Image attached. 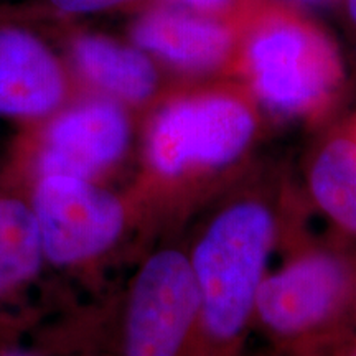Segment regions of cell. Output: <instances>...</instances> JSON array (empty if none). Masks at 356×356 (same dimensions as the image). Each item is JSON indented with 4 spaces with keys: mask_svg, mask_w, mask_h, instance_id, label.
Returning <instances> with one entry per match:
<instances>
[{
    "mask_svg": "<svg viewBox=\"0 0 356 356\" xmlns=\"http://www.w3.org/2000/svg\"><path fill=\"white\" fill-rule=\"evenodd\" d=\"M307 188L337 229L356 236V137L346 124L325 137L312 155Z\"/></svg>",
    "mask_w": 356,
    "mask_h": 356,
    "instance_id": "obj_10",
    "label": "cell"
},
{
    "mask_svg": "<svg viewBox=\"0 0 356 356\" xmlns=\"http://www.w3.org/2000/svg\"><path fill=\"white\" fill-rule=\"evenodd\" d=\"M355 286L356 264L343 252L323 246L299 248L262 279L254 322L289 345L327 338L353 310Z\"/></svg>",
    "mask_w": 356,
    "mask_h": 356,
    "instance_id": "obj_4",
    "label": "cell"
},
{
    "mask_svg": "<svg viewBox=\"0 0 356 356\" xmlns=\"http://www.w3.org/2000/svg\"><path fill=\"white\" fill-rule=\"evenodd\" d=\"M233 73L261 108L315 122L330 113L345 81L327 32L286 2L262 0L241 20Z\"/></svg>",
    "mask_w": 356,
    "mask_h": 356,
    "instance_id": "obj_2",
    "label": "cell"
},
{
    "mask_svg": "<svg viewBox=\"0 0 356 356\" xmlns=\"http://www.w3.org/2000/svg\"><path fill=\"white\" fill-rule=\"evenodd\" d=\"M2 356H37V355L29 353V351H24V350H12V351H7V353H3Z\"/></svg>",
    "mask_w": 356,
    "mask_h": 356,
    "instance_id": "obj_15",
    "label": "cell"
},
{
    "mask_svg": "<svg viewBox=\"0 0 356 356\" xmlns=\"http://www.w3.org/2000/svg\"><path fill=\"white\" fill-rule=\"evenodd\" d=\"M73 56L88 81L122 101L144 102L157 89V70L144 50L84 35L74 40Z\"/></svg>",
    "mask_w": 356,
    "mask_h": 356,
    "instance_id": "obj_11",
    "label": "cell"
},
{
    "mask_svg": "<svg viewBox=\"0 0 356 356\" xmlns=\"http://www.w3.org/2000/svg\"><path fill=\"white\" fill-rule=\"evenodd\" d=\"M63 95L65 78L51 51L33 35L0 29V113L47 114Z\"/></svg>",
    "mask_w": 356,
    "mask_h": 356,
    "instance_id": "obj_9",
    "label": "cell"
},
{
    "mask_svg": "<svg viewBox=\"0 0 356 356\" xmlns=\"http://www.w3.org/2000/svg\"><path fill=\"white\" fill-rule=\"evenodd\" d=\"M42 252L35 213L15 200H0V293L37 273Z\"/></svg>",
    "mask_w": 356,
    "mask_h": 356,
    "instance_id": "obj_12",
    "label": "cell"
},
{
    "mask_svg": "<svg viewBox=\"0 0 356 356\" xmlns=\"http://www.w3.org/2000/svg\"><path fill=\"white\" fill-rule=\"evenodd\" d=\"M53 7L66 13H91L134 2V0H50Z\"/></svg>",
    "mask_w": 356,
    "mask_h": 356,
    "instance_id": "obj_14",
    "label": "cell"
},
{
    "mask_svg": "<svg viewBox=\"0 0 356 356\" xmlns=\"http://www.w3.org/2000/svg\"><path fill=\"white\" fill-rule=\"evenodd\" d=\"M346 6H348V12L351 15V19L356 24V0H346Z\"/></svg>",
    "mask_w": 356,
    "mask_h": 356,
    "instance_id": "obj_16",
    "label": "cell"
},
{
    "mask_svg": "<svg viewBox=\"0 0 356 356\" xmlns=\"http://www.w3.org/2000/svg\"><path fill=\"white\" fill-rule=\"evenodd\" d=\"M346 127H348V129H350V131L355 134V137H356V115H355V118H353V119H351V121H348V122H346Z\"/></svg>",
    "mask_w": 356,
    "mask_h": 356,
    "instance_id": "obj_17",
    "label": "cell"
},
{
    "mask_svg": "<svg viewBox=\"0 0 356 356\" xmlns=\"http://www.w3.org/2000/svg\"><path fill=\"white\" fill-rule=\"evenodd\" d=\"M345 356H356V343L350 346L348 351H346V353H345Z\"/></svg>",
    "mask_w": 356,
    "mask_h": 356,
    "instance_id": "obj_18",
    "label": "cell"
},
{
    "mask_svg": "<svg viewBox=\"0 0 356 356\" xmlns=\"http://www.w3.org/2000/svg\"><path fill=\"white\" fill-rule=\"evenodd\" d=\"M35 218L43 252L58 264L97 254L115 241L124 226L118 198L70 175L43 178L35 195Z\"/></svg>",
    "mask_w": 356,
    "mask_h": 356,
    "instance_id": "obj_6",
    "label": "cell"
},
{
    "mask_svg": "<svg viewBox=\"0 0 356 356\" xmlns=\"http://www.w3.org/2000/svg\"><path fill=\"white\" fill-rule=\"evenodd\" d=\"M131 127L118 104L96 101L58 118L42 155L47 175L86 178L118 160L126 150Z\"/></svg>",
    "mask_w": 356,
    "mask_h": 356,
    "instance_id": "obj_8",
    "label": "cell"
},
{
    "mask_svg": "<svg viewBox=\"0 0 356 356\" xmlns=\"http://www.w3.org/2000/svg\"><path fill=\"white\" fill-rule=\"evenodd\" d=\"M353 312L356 315V286H355V299H353Z\"/></svg>",
    "mask_w": 356,
    "mask_h": 356,
    "instance_id": "obj_19",
    "label": "cell"
},
{
    "mask_svg": "<svg viewBox=\"0 0 356 356\" xmlns=\"http://www.w3.org/2000/svg\"><path fill=\"white\" fill-rule=\"evenodd\" d=\"M198 289L190 257L163 249L134 284L126 322V356H180L197 327Z\"/></svg>",
    "mask_w": 356,
    "mask_h": 356,
    "instance_id": "obj_5",
    "label": "cell"
},
{
    "mask_svg": "<svg viewBox=\"0 0 356 356\" xmlns=\"http://www.w3.org/2000/svg\"><path fill=\"white\" fill-rule=\"evenodd\" d=\"M310 2H323V0H310Z\"/></svg>",
    "mask_w": 356,
    "mask_h": 356,
    "instance_id": "obj_20",
    "label": "cell"
},
{
    "mask_svg": "<svg viewBox=\"0 0 356 356\" xmlns=\"http://www.w3.org/2000/svg\"><path fill=\"white\" fill-rule=\"evenodd\" d=\"M259 108L243 83L172 99L150 126V167L160 177L178 178L236 165L259 136Z\"/></svg>",
    "mask_w": 356,
    "mask_h": 356,
    "instance_id": "obj_3",
    "label": "cell"
},
{
    "mask_svg": "<svg viewBox=\"0 0 356 356\" xmlns=\"http://www.w3.org/2000/svg\"><path fill=\"white\" fill-rule=\"evenodd\" d=\"M177 2L204 15L239 22L262 0H177Z\"/></svg>",
    "mask_w": 356,
    "mask_h": 356,
    "instance_id": "obj_13",
    "label": "cell"
},
{
    "mask_svg": "<svg viewBox=\"0 0 356 356\" xmlns=\"http://www.w3.org/2000/svg\"><path fill=\"white\" fill-rule=\"evenodd\" d=\"M282 229L277 193L262 178L220 208L200 236L190 264L198 289V317L215 356H236L254 322L257 292Z\"/></svg>",
    "mask_w": 356,
    "mask_h": 356,
    "instance_id": "obj_1",
    "label": "cell"
},
{
    "mask_svg": "<svg viewBox=\"0 0 356 356\" xmlns=\"http://www.w3.org/2000/svg\"><path fill=\"white\" fill-rule=\"evenodd\" d=\"M241 20H225L190 8L157 7L132 26L140 50L178 70L208 73L233 70Z\"/></svg>",
    "mask_w": 356,
    "mask_h": 356,
    "instance_id": "obj_7",
    "label": "cell"
}]
</instances>
